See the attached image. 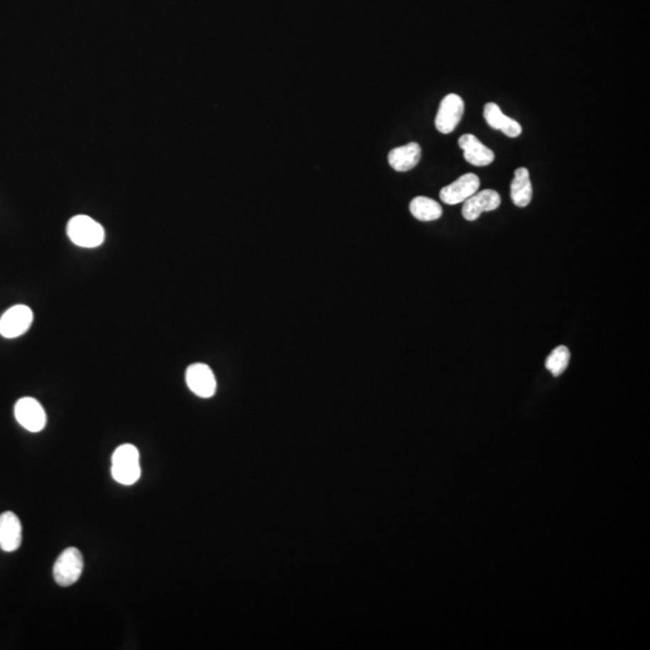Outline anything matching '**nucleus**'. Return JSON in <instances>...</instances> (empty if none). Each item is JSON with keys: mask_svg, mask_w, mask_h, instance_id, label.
<instances>
[{"mask_svg": "<svg viewBox=\"0 0 650 650\" xmlns=\"http://www.w3.org/2000/svg\"><path fill=\"white\" fill-rule=\"evenodd\" d=\"M111 473L114 481L123 485H133L140 480V453L135 445L126 443L114 450Z\"/></svg>", "mask_w": 650, "mask_h": 650, "instance_id": "f257e3e1", "label": "nucleus"}, {"mask_svg": "<svg viewBox=\"0 0 650 650\" xmlns=\"http://www.w3.org/2000/svg\"><path fill=\"white\" fill-rule=\"evenodd\" d=\"M67 233L72 244L83 249L98 247L105 239L103 227L85 215L71 218L67 223Z\"/></svg>", "mask_w": 650, "mask_h": 650, "instance_id": "f03ea898", "label": "nucleus"}, {"mask_svg": "<svg viewBox=\"0 0 650 650\" xmlns=\"http://www.w3.org/2000/svg\"><path fill=\"white\" fill-rule=\"evenodd\" d=\"M83 572V558L79 549L69 547L62 552L53 566V578L60 587H70Z\"/></svg>", "mask_w": 650, "mask_h": 650, "instance_id": "7ed1b4c3", "label": "nucleus"}, {"mask_svg": "<svg viewBox=\"0 0 650 650\" xmlns=\"http://www.w3.org/2000/svg\"><path fill=\"white\" fill-rule=\"evenodd\" d=\"M34 315L26 305H15L9 308L0 318V335L15 339L26 334L32 325Z\"/></svg>", "mask_w": 650, "mask_h": 650, "instance_id": "20e7f679", "label": "nucleus"}, {"mask_svg": "<svg viewBox=\"0 0 650 650\" xmlns=\"http://www.w3.org/2000/svg\"><path fill=\"white\" fill-rule=\"evenodd\" d=\"M464 110H465V104L460 95L454 94V93L445 95V98L442 99L436 119H435L436 129L442 134L452 133L460 123L461 119L464 116Z\"/></svg>", "mask_w": 650, "mask_h": 650, "instance_id": "39448f33", "label": "nucleus"}, {"mask_svg": "<svg viewBox=\"0 0 650 650\" xmlns=\"http://www.w3.org/2000/svg\"><path fill=\"white\" fill-rule=\"evenodd\" d=\"M15 417L21 426L31 433L45 429L48 417L40 402L33 398H22L15 405Z\"/></svg>", "mask_w": 650, "mask_h": 650, "instance_id": "423d86ee", "label": "nucleus"}, {"mask_svg": "<svg viewBox=\"0 0 650 650\" xmlns=\"http://www.w3.org/2000/svg\"><path fill=\"white\" fill-rule=\"evenodd\" d=\"M185 382L194 394L209 399L216 393L217 383L212 370L206 364H192L185 371Z\"/></svg>", "mask_w": 650, "mask_h": 650, "instance_id": "0eeeda50", "label": "nucleus"}, {"mask_svg": "<svg viewBox=\"0 0 650 650\" xmlns=\"http://www.w3.org/2000/svg\"><path fill=\"white\" fill-rule=\"evenodd\" d=\"M480 178L475 173H465L457 181L445 185L440 192L441 200L447 205H457L467 200L480 190Z\"/></svg>", "mask_w": 650, "mask_h": 650, "instance_id": "6e6552de", "label": "nucleus"}, {"mask_svg": "<svg viewBox=\"0 0 650 650\" xmlns=\"http://www.w3.org/2000/svg\"><path fill=\"white\" fill-rule=\"evenodd\" d=\"M501 205L500 194L497 190H484L477 192L464 201L461 215L466 221H476L483 212H490Z\"/></svg>", "mask_w": 650, "mask_h": 650, "instance_id": "1a4fd4ad", "label": "nucleus"}, {"mask_svg": "<svg viewBox=\"0 0 650 650\" xmlns=\"http://www.w3.org/2000/svg\"><path fill=\"white\" fill-rule=\"evenodd\" d=\"M22 543V524L13 512L0 514V548L4 552L17 551Z\"/></svg>", "mask_w": 650, "mask_h": 650, "instance_id": "9d476101", "label": "nucleus"}, {"mask_svg": "<svg viewBox=\"0 0 650 650\" xmlns=\"http://www.w3.org/2000/svg\"><path fill=\"white\" fill-rule=\"evenodd\" d=\"M459 146L464 152L466 162L475 166H490L495 159L493 151L483 145L472 134H465L459 139Z\"/></svg>", "mask_w": 650, "mask_h": 650, "instance_id": "9b49d317", "label": "nucleus"}, {"mask_svg": "<svg viewBox=\"0 0 650 650\" xmlns=\"http://www.w3.org/2000/svg\"><path fill=\"white\" fill-rule=\"evenodd\" d=\"M422 157V148L417 142H410L405 146L395 147L388 154L389 166L399 173L408 171L417 166Z\"/></svg>", "mask_w": 650, "mask_h": 650, "instance_id": "f8f14e48", "label": "nucleus"}, {"mask_svg": "<svg viewBox=\"0 0 650 650\" xmlns=\"http://www.w3.org/2000/svg\"><path fill=\"white\" fill-rule=\"evenodd\" d=\"M483 114H484L485 121H487L489 126L494 128V129L500 130L509 138H516L523 131V128H521L519 123L516 122V119L507 117L501 111L499 105L495 103L487 104L484 107Z\"/></svg>", "mask_w": 650, "mask_h": 650, "instance_id": "ddd939ff", "label": "nucleus"}, {"mask_svg": "<svg viewBox=\"0 0 650 650\" xmlns=\"http://www.w3.org/2000/svg\"><path fill=\"white\" fill-rule=\"evenodd\" d=\"M511 199L518 207H526L531 202L532 185L526 168H518L511 183Z\"/></svg>", "mask_w": 650, "mask_h": 650, "instance_id": "4468645a", "label": "nucleus"}, {"mask_svg": "<svg viewBox=\"0 0 650 650\" xmlns=\"http://www.w3.org/2000/svg\"><path fill=\"white\" fill-rule=\"evenodd\" d=\"M410 211L414 218L422 222L436 221L443 213L438 201L426 197H414L411 201Z\"/></svg>", "mask_w": 650, "mask_h": 650, "instance_id": "2eb2a0df", "label": "nucleus"}, {"mask_svg": "<svg viewBox=\"0 0 650 650\" xmlns=\"http://www.w3.org/2000/svg\"><path fill=\"white\" fill-rule=\"evenodd\" d=\"M571 359V353L566 346L556 347V350L548 355L546 360V367L548 371L552 372L553 376H560L563 371L566 370Z\"/></svg>", "mask_w": 650, "mask_h": 650, "instance_id": "dca6fc26", "label": "nucleus"}]
</instances>
